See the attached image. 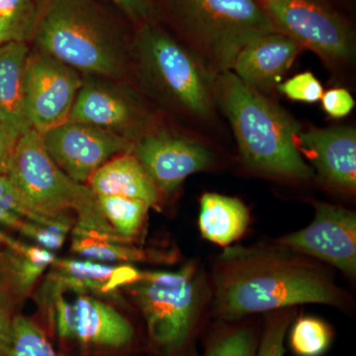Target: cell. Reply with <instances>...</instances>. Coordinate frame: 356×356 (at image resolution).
I'll use <instances>...</instances> for the list:
<instances>
[{"mask_svg": "<svg viewBox=\"0 0 356 356\" xmlns=\"http://www.w3.org/2000/svg\"><path fill=\"white\" fill-rule=\"evenodd\" d=\"M213 316L226 323L300 304H348L327 269L278 243L226 247L213 271Z\"/></svg>", "mask_w": 356, "mask_h": 356, "instance_id": "cell-1", "label": "cell"}, {"mask_svg": "<svg viewBox=\"0 0 356 356\" xmlns=\"http://www.w3.org/2000/svg\"><path fill=\"white\" fill-rule=\"evenodd\" d=\"M215 98L248 170L284 181H307L314 177L299 151L303 127L273 97L248 88L229 70L217 76Z\"/></svg>", "mask_w": 356, "mask_h": 356, "instance_id": "cell-2", "label": "cell"}, {"mask_svg": "<svg viewBox=\"0 0 356 356\" xmlns=\"http://www.w3.org/2000/svg\"><path fill=\"white\" fill-rule=\"evenodd\" d=\"M131 67L140 95L200 126L217 121V76L159 21L136 28Z\"/></svg>", "mask_w": 356, "mask_h": 356, "instance_id": "cell-3", "label": "cell"}, {"mask_svg": "<svg viewBox=\"0 0 356 356\" xmlns=\"http://www.w3.org/2000/svg\"><path fill=\"white\" fill-rule=\"evenodd\" d=\"M31 41L83 74L121 79L130 69V47L96 0H44Z\"/></svg>", "mask_w": 356, "mask_h": 356, "instance_id": "cell-4", "label": "cell"}, {"mask_svg": "<svg viewBox=\"0 0 356 356\" xmlns=\"http://www.w3.org/2000/svg\"><path fill=\"white\" fill-rule=\"evenodd\" d=\"M175 37L212 74L229 72L252 39L277 32L259 0H154Z\"/></svg>", "mask_w": 356, "mask_h": 356, "instance_id": "cell-5", "label": "cell"}, {"mask_svg": "<svg viewBox=\"0 0 356 356\" xmlns=\"http://www.w3.org/2000/svg\"><path fill=\"white\" fill-rule=\"evenodd\" d=\"M6 173L25 198L43 214L58 217L74 212V231L123 238L103 216L95 192L88 184L67 177L54 163L44 149L41 134L33 129L16 143Z\"/></svg>", "mask_w": 356, "mask_h": 356, "instance_id": "cell-6", "label": "cell"}, {"mask_svg": "<svg viewBox=\"0 0 356 356\" xmlns=\"http://www.w3.org/2000/svg\"><path fill=\"white\" fill-rule=\"evenodd\" d=\"M131 287L152 346L165 356L192 353L202 329V285L196 268L142 273Z\"/></svg>", "mask_w": 356, "mask_h": 356, "instance_id": "cell-7", "label": "cell"}, {"mask_svg": "<svg viewBox=\"0 0 356 356\" xmlns=\"http://www.w3.org/2000/svg\"><path fill=\"white\" fill-rule=\"evenodd\" d=\"M277 32L339 70L355 58V35L341 14L318 0H259Z\"/></svg>", "mask_w": 356, "mask_h": 356, "instance_id": "cell-8", "label": "cell"}, {"mask_svg": "<svg viewBox=\"0 0 356 356\" xmlns=\"http://www.w3.org/2000/svg\"><path fill=\"white\" fill-rule=\"evenodd\" d=\"M132 154L161 194H170L184 180L219 165L217 149L204 136L163 127L158 117L134 143Z\"/></svg>", "mask_w": 356, "mask_h": 356, "instance_id": "cell-9", "label": "cell"}, {"mask_svg": "<svg viewBox=\"0 0 356 356\" xmlns=\"http://www.w3.org/2000/svg\"><path fill=\"white\" fill-rule=\"evenodd\" d=\"M81 72L38 50L30 51L24 74V105L33 130L43 134L69 121Z\"/></svg>", "mask_w": 356, "mask_h": 356, "instance_id": "cell-10", "label": "cell"}, {"mask_svg": "<svg viewBox=\"0 0 356 356\" xmlns=\"http://www.w3.org/2000/svg\"><path fill=\"white\" fill-rule=\"evenodd\" d=\"M156 119L139 90L100 81H83L69 121L105 129L135 143Z\"/></svg>", "mask_w": 356, "mask_h": 356, "instance_id": "cell-11", "label": "cell"}, {"mask_svg": "<svg viewBox=\"0 0 356 356\" xmlns=\"http://www.w3.org/2000/svg\"><path fill=\"white\" fill-rule=\"evenodd\" d=\"M50 158L67 175L86 184L93 173L118 154L132 152L134 143L105 129L67 121L41 134Z\"/></svg>", "mask_w": 356, "mask_h": 356, "instance_id": "cell-12", "label": "cell"}, {"mask_svg": "<svg viewBox=\"0 0 356 356\" xmlns=\"http://www.w3.org/2000/svg\"><path fill=\"white\" fill-rule=\"evenodd\" d=\"M276 243L313 259L327 262L346 275L356 273V215L341 206L315 203V217L305 229Z\"/></svg>", "mask_w": 356, "mask_h": 356, "instance_id": "cell-13", "label": "cell"}, {"mask_svg": "<svg viewBox=\"0 0 356 356\" xmlns=\"http://www.w3.org/2000/svg\"><path fill=\"white\" fill-rule=\"evenodd\" d=\"M54 316L60 337L83 343L121 348L132 343L135 334L132 324L116 309L86 294L72 301L56 294Z\"/></svg>", "mask_w": 356, "mask_h": 356, "instance_id": "cell-14", "label": "cell"}, {"mask_svg": "<svg viewBox=\"0 0 356 356\" xmlns=\"http://www.w3.org/2000/svg\"><path fill=\"white\" fill-rule=\"evenodd\" d=\"M298 147L313 163L321 181L346 194L356 189V131L353 126L311 127L298 136Z\"/></svg>", "mask_w": 356, "mask_h": 356, "instance_id": "cell-15", "label": "cell"}, {"mask_svg": "<svg viewBox=\"0 0 356 356\" xmlns=\"http://www.w3.org/2000/svg\"><path fill=\"white\" fill-rule=\"evenodd\" d=\"M304 49L280 32L252 39L241 50L232 72L248 88L273 97L283 77Z\"/></svg>", "mask_w": 356, "mask_h": 356, "instance_id": "cell-16", "label": "cell"}, {"mask_svg": "<svg viewBox=\"0 0 356 356\" xmlns=\"http://www.w3.org/2000/svg\"><path fill=\"white\" fill-rule=\"evenodd\" d=\"M30 48L27 43L0 44V128L14 145L32 130L24 105V74Z\"/></svg>", "mask_w": 356, "mask_h": 356, "instance_id": "cell-17", "label": "cell"}, {"mask_svg": "<svg viewBox=\"0 0 356 356\" xmlns=\"http://www.w3.org/2000/svg\"><path fill=\"white\" fill-rule=\"evenodd\" d=\"M88 184L97 196L136 199L149 208L158 207L161 200L158 187L132 152L118 154L105 163Z\"/></svg>", "mask_w": 356, "mask_h": 356, "instance_id": "cell-18", "label": "cell"}, {"mask_svg": "<svg viewBox=\"0 0 356 356\" xmlns=\"http://www.w3.org/2000/svg\"><path fill=\"white\" fill-rule=\"evenodd\" d=\"M51 280L57 288H72L77 291L112 294L117 288L136 282L142 273L131 266H110L103 262L57 259L51 264Z\"/></svg>", "mask_w": 356, "mask_h": 356, "instance_id": "cell-19", "label": "cell"}, {"mask_svg": "<svg viewBox=\"0 0 356 356\" xmlns=\"http://www.w3.org/2000/svg\"><path fill=\"white\" fill-rule=\"evenodd\" d=\"M250 212L240 199L205 193L200 199L198 225L204 238L229 247L247 231Z\"/></svg>", "mask_w": 356, "mask_h": 356, "instance_id": "cell-20", "label": "cell"}, {"mask_svg": "<svg viewBox=\"0 0 356 356\" xmlns=\"http://www.w3.org/2000/svg\"><path fill=\"white\" fill-rule=\"evenodd\" d=\"M128 241L90 232L74 231L72 250L81 257L99 262L159 261L161 252L129 245Z\"/></svg>", "mask_w": 356, "mask_h": 356, "instance_id": "cell-21", "label": "cell"}, {"mask_svg": "<svg viewBox=\"0 0 356 356\" xmlns=\"http://www.w3.org/2000/svg\"><path fill=\"white\" fill-rule=\"evenodd\" d=\"M2 257L19 299L29 292L44 269L56 261V255L51 250L21 243L15 248L4 245Z\"/></svg>", "mask_w": 356, "mask_h": 356, "instance_id": "cell-22", "label": "cell"}, {"mask_svg": "<svg viewBox=\"0 0 356 356\" xmlns=\"http://www.w3.org/2000/svg\"><path fill=\"white\" fill-rule=\"evenodd\" d=\"M261 327L250 323L220 322L209 332L203 356H257Z\"/></svg>", "mask_w": 356, "mask_h": 356, "instance_id": "cell-23", "label": "cell"}, {"mask_svg": "<svg viewBox=\"0 0 356 356\" xmlns=\"http://www.w3.org/2000/svg\"><path fill=\"white\" fill-rule=\"evenodd\" d=\"M44 0H0V44L31 41Z\"/></svg>", "mask_w": 356, "mask_h": 356, "instance_id": "cell-24", "label": "cell"}, {"mask_svg": "<svg viewBox=\"0 0 356 356\" xmlns=\"http://www.w3.org/2000/svg\"><path fill=\"white\" fill-rule=\"evenodd\" d=\"M97 199L103 216L117 235L131 241L140 233L149 209L147 204L120 196H97Z\"/></svg>", "mask_w": 356, "mask_h": 356, "instance_id": "cell-25", "label": "cell"}, {"mask_svg": "<svg viewBox=\"0 0 356 356\" xmlns=\"http://www.w3.org/2000/svg\"><path fill=\"white\" fill-rule=\"evenodd\" d=\"M288 339L296 356H323L331 348L334 332L322 318L303 316L290 325Z\"/></svg>", "mask_w": 356, "mask_h": 356, "instance_id": "cell-26", "label": "cell"}, {"mask_svg": "<svg viewBox=\"0 0 356 356\" xmlns=\"http://www.w3.org/2000/svg\"><path fill=\"white\" fill-rule=\"evenodd\" d=\"M0 206L26 221L41 226L63 229L67 233L72 228L74 220L70 215L51 217L36 209L13 184L7 173H0Z\"/></svg>", "mask_w": 356, "mask_h": 356, "instance_id": "cell-27", "label": "cell"}, {"mask_svg": "<svg viewBox=\"0 0 356 356\" xmlns=\"http://www.w3.org/2000/svg\"><path fill=\"white\" fill-rule=\"evenodd\" d=\"M1 356H58L39 325L25 316L15 315L13 332Z\"/></svg>", "mask_w": 356, "mask_h": 356, "instance_id": "cell-28", "label": "cell"}, {"mask_svg": "<svg viewBox=\"0 0 356 356\" xmlns=\"http://www.w3.org/2000/svg\"><path fill=\"white\" fill-rule=\"evenodd\" d=\"M294 317V308L266 313L257 356H285V339Z\"/></svg>", "mask_w": 356, "mask_h": 356, "instance_id": "cell-29", "label": "cell"}, {"mask_svg": "<svg viewBox=\"0 0 356 356\" xmlns=\"http://www.w3.org/2000/svg\"><path fill=\"white\" fill-rule=\"evenodd\" d=\"M2 250L3 248H0V356L3 355L10 341L15 317L14 311L19 300L4 264Z\"/></svg>", "mask_w": 356, "mask_h": 356, "instance_id": "cell-30", "label": "cell"}, {"mask_svg": "<svg viewBox=\"0 0 356 356\" xmlns=\"http://www.w3.org/2000/svg\"><path fill=\"white\" fill-rule=\"evenodd\" d=\"M277 91L293 102L316 103L322 99L324 88L311 72H302L281 83Z\"/></svg>", "mask_w": 356, "mask_h": 356, "instance_id": "cell-31", "label": "cell"}, {"mask_svg": "<svg viewBox=\"0 0 356 356\" xmlns=\"http://www.w3.org/2000/svg\"><path fill=\"white\" fill-rule=\"evenodd\" d=\"M114 4L136 28L146 23L159 21L154 0H107Z\"/></svg>", "mask_w": 356, "mask_h": 356, "instance_id": "cell-32", "label": "cell"}, {"mask_svg": "<svg viewBox=\"0 0 356 356\" xmlns=\"http://www.w3.org/2000/svg\"><path fill=\"white\" fill-rule=\"evenodd\" d=\"M20 234L27 238H32L39 247L48 250H57L64 245L67 238V232L63 229L50 228V227L41 226L35 222L25 221Z\"/></svg>", "mask_w": 356, "mask_h": 356, "instance_id": "cell-33", "label": "cell"}, {"mask_svg": "<svg viewBox=\"0 0 356 356\" xmlns=\"http://www.w3.org/2000/svg\"><path fill=\"white\" fill-rule=\"evenodd\" d=\"M323 109L334 119L348 116L355 109V100L346 88H332L324 92L322 99Z\"/></svg>", "mask_w": 356, "mask_h": 356, "instance_id": "cell-34", "label": "cell"}, {"mask_svg": "<svg viewBox=\"0 0 356 356\" xmlns=\"http://www.w3.org/2000/svg\"><path fill=\"white\" fill-rule=\"evenodd\" d=\"M14 147L15 145L0 128V173H6Z\"/></svg>", "mask_w": 356, "mask_h": 356, "instance_id": "cell-35", "label": "cell"}, {"mask_svg": "<svg viewBox=\"0 0 356 356\" xmlns=\"http://www.w3.org/2000/svg\"><path fill=\"white\" fill-rule=\"evenodd\" d=\"M25 221L26 220L17 216V215L13 214V213L9 212V211L4 209V208L0 206V224L19 232Z\"/></svg>", "mask_w": 356, "mask_h": 356, "instance_id": "cell-36", "label": "cell"}, {"mask_svg": "<svg viewBox=\"0 0 356 356\" xmlns=\"http://www.w3.org/2000/svg\"><path fill=\"white\" fill-rule=\"evenodd\" d=\"M0 243L2 245H6L7 247L15 248L19 245V242L17 241L13 240L10 236H6V234L1 233L0 232Z\"/></svg>", "mask_w": 356, "mask_h": 356, "instance_id": "cell-37", "label": "cell"}, {"mask_svg": "<svg viewBox=\"0 0 356 356\" xmlns=\"http://www.w3.org/2000/svg\"><path fill=\"white\" fill-rule=\"evenodd\" d=\"M318 1H321V2H322V0H318Z\"/></svg>", "mask_w": 356, "mask_h": 356, "instance_id": "cell-38", "label": "cell"}]
</instances>
